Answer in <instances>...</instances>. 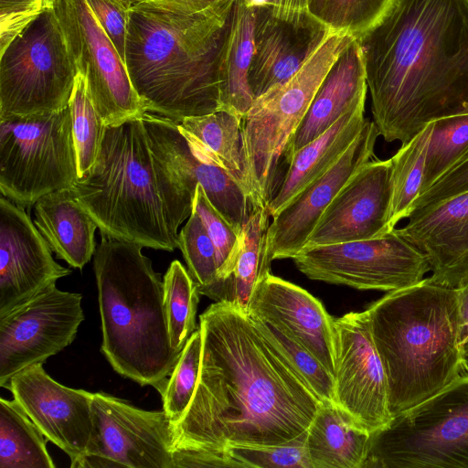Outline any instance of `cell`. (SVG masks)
<instances>
[{
  "label": "cell",
  "instance_id": "obj_1",
  "mask_svg": "<svg viewBox=\"0 0 468 468\" xmlns=\"http://www.w3.org/2000/svg\"><path fill=\"white\" fill-rule=\"evenodd\" d=\"M199 328L198 382L173 426L174 450L278 445L305 435L323 403L250 314L215 302Z\"/></svg>",
  "mask_w": 468,
  "mask_h": 468
},
{
  "label": "cell",
  "instance_id": "obj_2",
  "mask_svg": "<svg viewBox=\"0 0 468 468\" xmlns=\"http://www.w3.org/2000/svg\"><path fill=\"white\" fill-rule=\"evenodd\" d=\"M371 112L386 142L468 113V0H395L357 40Z\"/></svg>",
  "mask_w": 468,
  "mask_h": 468
},
{
  "label": "cell",
  "instance_id": "obj_3",
  "mask_svg": "<svg viewBox=\"0 0 468 468\" xmlns=\"http://www.w3.org/2000/svg\"><path fill=\"white\" fill-rule=\"evenodd\" d=\"M197 186L167 157L142 116L106 126L95 163L69 189L100 233L173 251Z\"/></svg>",
  "mask_w": 468,
  "mask_h": 468
},
{
  "label": "cell",
  "instance_id": "obj_4",
  "mask_svg": "<svg viewBox=\"0 0 468 468\" xmlns=\"http://www.w3.org/2000/svg\"><path fill=\"white\" fill-rule=\"evenodd\" d=\"M234 1L190 15L129 8L124 62L147 112L180 122L218 110L217 64Z\"/></svg>",
  "mask_w": 468,
  "mask_h": 468
},
{
  "label": "cell",
  "instance_id": "obj_5",
  "mask_svg": "<svg viewBox=\"0 0 468 468\" xmlns=\"http://www.w3.org/2000/svg\"><path fill=\"white\" fill-rule=\"evenodd\" d=\"M395 416L436 395L463 372L457 291L425 278L366 310Z\"/></svg>",
  "mask_w": 468,
  "mask_h": 468
},
{
  "label": "cell",
  "instance_id": "obj_6",
  "mask_svg": "<svg viewBox=\"0 0 468 468\" xmlns=\"http://www.w3.org/2000/svg\"><path fill=\"white\" fill-rule=\"evenodd\" d=\"M142 249L101 233L93 261L101 350L118 374L162 395L181 353L169 340L164 281Z\"/></svg>",
  "mask_w": 468,
  "mask_h": 468
},
{
  "label": "cell",
  "instance_id": "obj_7",
  "mask_svg": "<svg viewBox=\"0 0 468 468\" xmlns=\"http://www.w3.org/2000/svg\"><path fill=\"white\" fill-rule=\"evenodd\" d=\"M354 39L346 33L330 31L292 77L254 99L242 117L257 207L269 205L286 172L294 133L328 70Z\"/></svg>",
  "mask_w": 468,
  "mask_h": 468
},
{
  "label": "cell",
  "instance_id": "obj_8",
  "mask_svg": "<svg viewBox=\"0 0 468 468\" xmlns=\"http://www.w3.org/2000/svg\"><path fill=\"white\" fill-rule=\"evenodd\" d=\"M468 468V374L371 434L363 468Z\"/></svg>",
  "mask_w": 468,
  "mask_h": 468
},
{
  "label": "cell",
  "instance_id": "obj_9",
  "mask_svg": "<svg viewBox=\"0 0 468 468\" xmlns=\"http://www.w3.org/2000/svg\"><path fill=\"white\" fill-rule=\"evenodd\" d=\"M77 69L55 9H44L0 50V119L69 107Z\"/></svg>",
  "mask_w": 468,
  "mask_h": 468
},
{
  "label": "cell",
  "instance_id": "obj_10",
  "mask_svg": "<svg viewBox=\"0 0 468 468\" xmlns=\"http://www.w3.org/2000/svg\"><path fill=\"white\" fill-rule=\"evenodd\" d=\"M79 179L69 107L0 119V192L22 207Z\"/></svg>",
  "mask_w": 468,
  "mask_h": 468
},
{
  "label": "cell",
  "instance_id": "obj_11",
  "mask_svg": "<svg viewBox=\"0 0 468 468\" xmlns=\"http://www.w3.org/2000/svg\"><path fill=\"white\" fill-rule=\"evenodd\" d=\"M292 260L311 280L387 292L418 284L430 271L426 256L395 229L373 239L306 247Z\"/></svg>",
  "mask_w": 468,
  "mask_h": 468
},
{
  "label": "cell",
  "instance_id": "obj_12",
  "mask_svg": "<svg viewBox=\"0 0 468 468\" xmlns=\"http://www.w3.org/2000/svg\"><path fill=\"white\" fill-rule=\"evenodd\" d=\"M53 7L77 72L86 78L104 125L142 117L147 111L133 86L125 62L87 0H56Z\"/></svg>",
  "mask_w": 468,
  "mask_h": 468
},
{
  "label": "cell",
  "instance_id": "obj_13",
  "mask_svg": "<svg viewBox=\"0 0 468 468\" xmlns=\"http://www.w3.org/2000/svg\"><path fill=\"white\" fill-rule=\"evenodd\" d=\"M81 299L51 284L0 317L1 388L72 343L84 320Z\"/></svg>",
  "mask_w": 468,
  "mask_h": 468
},
{
  "label": "cell",
  "instance_id": "obj_14",
  "mask_svg": "<svg viewBox=\"0 0 468 468\" xmlns=\"http://www.w3.org/2000/svg\"><path fill=\"white\" fill-rule=\"evenodd\" d=\"M336 405L371 434L393 419L388 383L367 311L334 318Z\"/></svg>",
  "mask_w": 468,
  "mask_h": 468
},
{
  "label": "cell",
  "instance_id": "obj_15",
  "mask_svg": "<svg viewBox=\"0 0 468 468\" xmlns=\"http://www.w3.org/2000/svg\"><path fill=\"white\" fill-rule=\"evenodd\" d=\"M93 439L88 455L120 467L174 468V429L163 410H145L112 395H92Z\"/></svg>",
  "mask_w": 468,
  "mask_h": 468
},
{
  "label": "cell",
  "instance_id": "obj_16",
  "mask_svg": "<svg viewBox=\"0 0 468 468\" xmlns=\"http://www.w3.org/2000/svg\"><path fill=\"white\" fill-rule=\"evenodd\" d=\"M42 365L35 364L16 373L5 388L11 391L48 441L68 454L70 467L80 468L93 439V393L59 384Z\"/></svg>",
  "mask_w": 468,
  "mask_h": 468
},
{
  "label": "cell",
  "instance_id": "obj_17",
  "mask_svg": "<svg viewBox=\"0 0 468 468\" xmlns=\"http://www.w3.org/2000/svg\"><path fill=\"white\" fill-rule=\"evenodd\" d=\"M25 208L0 198V317L71 273Z\"/></svg>",
  "mask_w": 468,
  "mask_h": 468
},
{
  "label": "cell",
  "instance_id": "obj_18",
  "mask_svg": "<svg viewBox=\"0 0 468 468\" xmlns=\"http://www.w3.org/2000/svg\"><path fill=\"white\" fill-rule=\"evenodd\" d=\"M379 135L375 122L367 119L357 137L336 164L272 218L267 235L271 261L292 259L305 247L335 195L358 169L371 161Z\"/></svg>",
  "mask_w": 468,
  "mask_h": 468
},
{
  "label": "cell",
  "instance_id": "obj_19",
  "mask_svg": "<svg viewBox=\"0 0 468 468\" xmlns=\"http://www.w3.org/2000/svg\"><path fill=\"white\" fill-rule=\"evenodd\" d=\"M390 175V159L371 160L358 169L324 210L304 248L368 239L393 230Z\"/></svg>",
  "mask_w": 468,
  "mask_h": 468
},
{
  "label": "cell",
  "instance_id": "obj_20",
  "mask_svg": "<svg viewBox=\"0 0 468 468\" xmlns=\"http://www.w3.org/2000/svg\"><path fill=\"white\" fill-rule=\"evenodd\" d=\"M395 229L426 256L429 282L454 290L468 283V191L414 209Z\"/></svg>",
  "mask_w": 468,
  "mask_h": 468
},
{
  "label": "cell",
  "instance_id": "obj_21",
  "mask_svg": "<svg viewBox=\"0 0 468 468\" xmlns=\"http://www.w3.org/2000/svg\"><path fill=\"white\" fill-rule=\"evenodd\" d=\"M254 54L249 85L254 99L292 77L329 34L312 16L291 21L254 7Z\"/></svg>",
  "mask_w": 468,
  "mask_h": 468
},
{
  "label": "cell",
  "instance_id": "obj_22",
  "mask_svg": "<svg viewBox=\"0 0 468 468\" xmlns=\"http://www.w3.org/2000/svg\"><path fill=\"white\" fill-rule=\"evenodd\" d=\"M249 314L261 316L283 328L335 378L334 317L307 291L269 273L251 297Z\"/></svg>",
  "mask_w": 468,
  "mask_h": 468
},
{
  "label": "cell",
  "instance_id": "obj_23",
  "mask_svg": "<svg viewBox=\"0 0 468 468\" xmlns=\"http://www.w3.org/2000/svg\"><path fill=\"white\" fill-rule=\"evenodd\" d=\"M143 118L167 157L202 186L214 207L241 232L253 208L244 188L224 169L197 155L177 122L149 112Z\"/></svg>",
  "mask_w": 468,
  "mask_h": 468
},
{
  "label": "cell",
  "instance_id": "obj_24",
  "mask_svg": "<svg viewBox=\"0 0 468 468\" xmlns=\"http://www.w3.org/2000/svg\"><path fill=\"white\" fill-rule=\"evenodd\" d=\"M367 89L362 49L354 39L334 62L319 86L290 142L288 164L296 151L326 132L354 106L366 101Z\"/></svg>",
  "mask_w": 468,
  "mask_h": 468
},
{
  "label": "cell",
  "instance_id": "obj_25",
  "mask_svg": "<svg viewBox=\"0 0 468 468\" xmlns=\"http://www.w3.org/2000/svg\"><path fill=\"white\" fill-rule=\"evenodd\" d=\"M365 102L354 106L326 132L291 156L287 170L268 205L271 218L342 157L365 124Z\"/></svg>",
  "mask_w": 468,
  "mask_h": 468
},
{
  "label": "cell",
  "instance_id": "obj_26",
  "mask_svg": "<svg viewBox=\"0 0 468 468\" xmlns=\"http://www.w3.org/2000/svg\"><path fill=\"white\" fill-rule=\"evenodd\" d=\"M177 123L194 153L228 172L244 188L255 207L256 196L246 154L242 118L218 110L187 117Z\"/></svg>",
  "mask_w": 468,
  "mask_h": 468
},
{
  "label": "cell",
  "instance_id": "obj_27",
  "mask_svg": "<svg viewBox=\"0 0 468 468\" xmlns=\"http://www.w3.org/2000/svg\"><path fill=\"white\" fill-rule=\"evenodd\" d=\"M34 207V223L57 258L81 270L96 250L94 220L69 188L42 197Z\"/></svg>",
  "mask_w": 468,
  "mask_h": 468
},
{
  "label": "cell",
  "instance_id": "obj_28",
  "mask_svg": "<svg viewBox=\"0 0 468 468\" xmlns=\"http://www.w3.org/2000/svg\"><path fill=\"white\" fill-rule=\"evenodd\" d=\"M254 8L248 6L244 0H235L217 64L218 110L241 118L254 101L249 85L254 54Z\"/></svg>",
  "mask_w": 468,
  "mask_h": 468
},
{
  "label": "cell",
  "instance_id": "obj_29",
  "mask_svg": "<svg viewBox=\"0 0 468 468\" xmlns=\"http://www.w3.org/2000/svg\"><path fill=\"white\" fill-rule=\"evenodd\" d=\"M371 433L337 405L322 404L307 430L312 468H363Z\"/></svg>",
  "mask_w": 468,
  "mask_h": 468
},
{
  "label": "cell",
  "instance_id": "obj_30",
  "mask_svg": "<svg viewBox=\"0 0 468 468\" xmlns=\"http://www.w3.org/2000/svg\"><path fill=\"white\" fill-rule=\"evenodd\" d=\"M271 218L268 206L252 208L242 229V242L229 274L218 282L203 295L250 314L251 297L262 279L271 273L267 235Z\"/></svg>",
  "mask_w": 468,
  "mask_h": 468
},
{
  "label": "cell",
  "instance_id": "obj_31",
  "mask_svg": "<svg viewBox=\"0 0 468 468\" xmlns=\"http://www.w3.org/2000/svg\"><path fill=\"white\" fill-rule=\"evenodd\" d=\"M47 441L16 399H0V468H54Z\"/></svg>",
  "mask_w": 468,
  "mask_h": 468
},
{
  "label": "cell",
  "instance_id": "obj_32",
  "mask_svg": "<svg viewBox=\"0 0 468 468\" xmlns=\"http://www.w3.org/2000/svg\"><path fill=\"white\" fill-rule=\"evenodd\" d=\"M431 128L432 122L406 144H401L390 158L389 226L392 229L400 220L408 218L421 191Z\"/></svg>",
  "mask_w": 468,
  "mask_h": 468
},
{
  "label": "cell",
  "instance_id": "obj_33",
  "mask_svg": "<svg viewBox=\"0 0 468 468\" xmlns=\"http://www.w3.org/2000/svg\"><path fill=\"white\" fill-rule=\"evenodd\" d=\"M164 303L171 346L181 353L197 329L196 315L199 290L179 261L171 262L164 276Z\"/></svg>",
  "mask_w": 468,
  "mask_h": 468
},
{
  "label": "cell",
  "instance_id": "obj_34",
  "mask_svg": "<svg viewBox=\"0 0 468 468\" xmlns=\"http://www.w3.org/2000/svg\"><path fill=\"white\" fill-rule=\"evenodd\" d=\"M394 1L307 0V9L328 30L358 40L384 18Z\"/></svg>",
  "mask_w": 468,
  "mask_h": 468
},
{
  "label": "cell",
  "instance_id": "obj_35",
  "mask_svg": "<svg viewBox=\"0 0 468 468\" xmlns=\"http://www.w3.org/2000/svg\"><path fill=\"white\" fill-rule=\"evenodd\" d=\"M468 152V113L432 122L422 188L431 187ZM420 196V195H419Z\"/></svg>",
  "mask_w": 468,
  "mask_h": 468
},
{
  "label": "cell",
  "instance_id": "obj_36",
  "mask_svg": "<svg viewBox=\"0 0 468 468\" xmlns=\"http://www.w3.org/2000/svg\"><path fill=\"white\" fill-rule=\"evenodd\" d=\"M69 107L80 178L95 163L106 128L91 100L87 80L80 72L76 76Z\"/></svg>",
  "mask_w": 468,
  "mask_h": 468
},
{
  "label": "cell",
  "instance_id": "obj_37",
  "mask_svg": "<svg viewBox=\"0 0 468 468\" xmlns=\"http://www.w3.org/2000/svg\"><path fill=\"white\" fill-rule=\"evenodd\" d=\"M262 333L283 353L324 404L336 405L334 376L283 328L250 314Z\"/></svg>",
  "mask_w": 468,
  "mask_h": 468
},
{
  "label": "cell",
  "instance_id": "obj_38",
  "mask_svg": "<svg viewBox=\"0 0 468 468\" xmlns=\"http://www.w3.org/2000/svg\"><path fill=\"white\" fill-rule=\"evenodd\" d=\"M202 356V335L199 326L184 346L171 373L164 393L163 410L173 426L187 410L198 382Z\"/></svg>",
  "mask_w": 468,
  "mask_h": 468
},
{
  "label": "cell",
  "instance_id": "obj_39",
  "mask_svg": "<svg viewBox=\"0 0 468 468\" xmlns=\"http://www.w3.org/2000/svg\"><path fill=\"white\" fill-rule=\"evenodd\" d=\"M178 248L203 294L218 281L217 250L200 217L193 210L178 234Z\"/></svg>",
  "mask_w": 468,
  "mask_h": 468
},
{
  "label": "cell",
  "instance_id": "obj_40",
  "mask_svg": "<svg viewBox=\"0 0 468 468\" xmlns=\"http://www.w3.org/2000/svg\"><path fill=\"white\" fill-rule=\"evenodd\" d=\"M193 211L200 217L217 250V283L231 271L241 246L242 234L214 207L200 185L196 188Z\"/></svg>",
  "mask_w": 468,
  "mask_h": 468
},
{
  "label": "cell",
  "instance_id": "obj_41",
  "mask_svg": "<svg viewBox=\"0 0 468 468\" xmlns=\"http://www.w3.org/2000/svg\"><path fill=\"white\" fill-rule=\"evenodd\" d=\"M306 434L283 444L231 445L226 449L240 468H312L305 445Z\"/></svg>",
  "mask_w": 468,
  "mask_h": 468
},
{
  "label": "cell",
  "instance_id": "obj_42",
  "mask_svg": "<svg viewBox=\"0 0 468 468\" xmlns=\"http://www.w3.org/2000/svg\"><path fill=\"white\" fill-rule=\"evenodd\" d=\"M467 191L468 152L431 187L420 194L412 206L411 212Z\"/></svg>",
  "mask_w": 468,
  "mask_h": 468
},
{
  "label": "cell",
  "instance_id": "obj_43",
  "mask_svg": "<svg viewBox=\"0 0 468 468\" xmlns=\"http://www.w3.org/2000/svg\"><path fill=\"white\" fill-rule=\"evenodd\" d=\"M124 61L129 7L122 0H87Z\"/></svg>",
  "mask_w": 468,
  "mask_h": 468
},
{
  "label": "cell",
  "instance_id": "obj_44",
  "mask_svg": "<svg viewBox=\"0 0 468 468\" xmlns=\"http://www.w3.org/2000/svg\"><path fill=\"white\" fill-rule=\"evenodd\" d=\"M173 463L174 468H239L226 448L221 450L175 449L173 451Z\"/></svg>",
  "mask_w": 468,
  "mask_h": 468
},
{
  "label": "cell",
  "instance_id": "obj_45",
  "mask_svg": "<svg viewBox=\"0 0 468 468\" xmlns=\"http://www.w3.org/2000/svg\"><path fill=\"white\" fill-rule=\"evenodd\" d=\"M250 7H270L272 12L284 19L303 21L311 16L307 9V0H244Z\"/></svg>",
  "mask_w": 468,
  "mask_h": 468
},
{
  "label": "cell",
  "instance_id": "obj_46",
  "mask_svg": "<svg viewBox=\"0 0 468 468\" xmlns=\"http://www.w3.org/2000/svg\"><path fill=\"white\" fill-rule=\"evenodd\" d=\"M219 1L220 0H138L137 3L166 12L190 15L200 12Z\"/></svg>",
  "mask_w": 468,
  "mask_h": 468
},
{
  "label": "cell",
  "instance_id": "obj_47",
  "mask_svg": "<svg viewBox=\"0 0 468 468\" xmlns=\"http://www.w3.org/2000/svg\"><path fill=\"white\" fill-rule=\"evenodd\" d=\"M461 322V343L468 344V283L456 290Z\"/></svg>",
  "mask_w": 468,
  "mask_h": 468
},
{
  "label": "cell",
  "instance_id": "obj_48",
  "mask_svg": "<svg viewBox=\"0 0 468 468\" xmlns=\"http://www.w3.org/2000/svg\"><path fill=\"white\" fill-rule=\"evenodd\" d=\"M463 372L468 374V344L463 346Z\"/></svg>",
  "mask_w": 468,
  "mask_h": 468
},
{
  "label": "cell",
  "instance_id": "obj_49",
  "mask_svg": "<svg viewBox=\"0 0 468 468\" xmlns=\"http://www.w3.org/2000/svg\"><path fill=\"white\" fill-rule=\"evenodd\" d=\"M129 8L138 2V0H122Z\"/></svg>",
  "mask_w": 468,
  "mask_h": 468
},
{
  "label": "cell",
  "instance_id": "obj_50",
  "mask_svg": "<svg viewBox=\"0 0 468 468\" xmlns=\"http://www.w3.org/2000/svg\"><path fill=\"white\" fill-rule=\"evenodd\" d=\"M56 0H45V9L51 8Z\"/></svg>",
  "mask_w": 468,
  "mask_h": 468
}]
</instances>
